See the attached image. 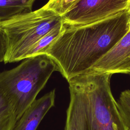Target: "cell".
<instances>
[{"mask_svg":"<svg viewBox=\"0 0 130 130\" xmlns=\"http://www.w3.org/2000/svg\"><path fill=\"white\" fill-rule=\"evenodd\" d=\"M128 9L103 20L67 26L41 54L49 56L56 71L68 81L90 71L129 30Z\"/></svg>","mask_w":130,"mask_h":130,"instance_id":"obj_1","label":"cell"},{"mask_svg":"<svg viewBox=\"0 0 130 130\" xmlns=\"http://www.w3.org/2000/svg\"><path fill=\"white\" fill-rule=\"evenodd\" d=\"M112 75L93 70L70 79L64 130H126L110 86Z\"/></svg>","mask_w":130,"mask_h":130,"instance_id":"obj_2","label":"cell"},{"mask_svg":"<svg viewBox=\"0 0 130 130\" xmlns=\"http://www.w3.org/2000/svg\"><path fill=\"white\" fill-rule=\"evenodd\" d=\"M54 71V61L47 55L40 54L0 73V90L13 103L17 120L36 100Z\"/></svg>","mask_w":130,"mask_h":130,"instance_id":"obj_3","label":"cell"},{"mask_svg":"<svg viewBox=\"0 0 130 130\" xmlns=\"http://www.w3.org/2000/svg\"><path fill=\"white\" fill-rule=\"evenodd\" d=\"M63 23L62 16L41 7L0 21L7 39L5 63L24 59L28 51L45 35Z\"/></svg>","mask_w":130,"mask_h":130,"instance_id":"obj_4","label":"cell"},{"mask_svg":"<svg viewBox=\"0 0 130 130\" xmlns=\"http://www.w3.org/2000/svg\"><path fill=\"white\" fill-rule=\"evenodd\" d=\"M130 0H81L62 16L67 26L92 23L127 10Z\"/></svg>","mask_w":130,"mask_h":130,"instance_id":"obj_5","label":"cell"},{"mask_svg":"<svg viewBox=\"0 0 130 130\" xmlns=\"http://www.w3.org/2000/svg\"><path fill=\"white\" fill-rule=\"evenodd\" d=\"M90 70L114 74H130V30Z\"/></svg>","mask_w":130,"mask_h":130,"instance_id":"obj_6","label":"cell"},{"mask_svg":"<svg viewBox=\"0 0 130 130\" xmlns=\"http://www.w3.org/2000/svg\"><path fill=\"white\" fill-rule=\"evenodd\" d=\"M55 90L53 89L36 99L17 120L13 130H36L41 120L54 105Z\"/></svg>","mask_w":130,"mask_h":130,"instance_id":"obj_7","label":"cell"},{"mask_svg":"<svg viewBox=\"0 0 130 130\" xmlns=\"http://www.w3.org/2000/svg\"><path fill=\"white\" fill-rule=\"evenodd\" d=\"M36 0H0V21L30 12Z\"/></svg>","mask_w":130,"mask_h":130,"instance_id":"obj_8","label":"cell"},{"mask_svg":"<svg viewBox=\"0 0 130 130\" xmlns=\"http://www.w3.org/2000/svg\"><path fill=\"white\" fill-rule=\"evenodd\" d=\"M17 121L13 103L0 90V130H13Z\"/></svg>","mask_w":130,"mask_h":130,"instance_id":"obj_9","label":"cell"},{"mask_svg":"<svg viewBox=\"0 0 130 130\" xmlns=\"http://www.w3.org/2000/svg\"><path fill=\"white\" fill-rule=\"evenodd\" d=\"M63 29V24L62 23L49 31L31 47L27 52L25 58L41 54L60 35Z\"/></svg>","mask_w":130,"mask_h":130,"instance_id":"obj_10","label":"cell"},{"mask_svg":"<svg viewBox=\"0 0 130 130\" xmlns=\"http://www.w3.org/2000/svg\"><path fill=\"white\" fill-rule=\"evenodd\" d=\"M81 0H49L42 7L62 16L70 11Z\"/></svg>","mask_w":130,"mask_h":130,"instance_id":"obj_11","label":"cell"},{"mask_svg":"<svg viewBox=\"0 0 130 130\" xmlns=\"http://www.w3.org/2000/svg\"><path fill=\"white\" fill-rule=\"evenodd\" d=\"M117 103L126 130H130V90L121 92Z\"/></svg>","mask_w":130,"mask_h":130,"instance_id":"obj_12","label":"cell"},{"mask_svg":"<svg viewBox=\"0 0 130 130\" xmlns=\"http://www.w3.org/2000/svg\"><path fill=\"white\" fill-rule=\"evenodd\" d=\"M7 48V39L4 32L0 29V62L4 61Z\"/></svg>","mask_w":130,"mask_h":130,"instance_id":"obj_13","label":"cell"},{"mask_svg":"<svg viewBox=\"0 0 130 130\" xmlns=\"http://www.w3.org/2000/svg\"><path fill=\"white\" fill-rule=\"evenodd\" d=\"M129 11V18H128V26H129V30H130V5L128 8Z\"/></svg>","mask_w":130,"mask_h":130,"instance_id":"obj_14","label":"cell"},{"mask_svg":"<svg viewBox=\"0 0 130 130\" xmlns=\"http://www.w3.org/2000/svg\"><path fill=\"white\" fill-rule=\"evenodd\" d=\"M129 75H130V74H129Z\"/></svg>","mask_w":130,"mask_h":130,"instance_id":"obj_15","label":"cell"}]
</instances>
